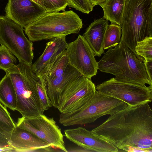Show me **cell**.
Returning a JSON list of instances; mask_svg holds the SVG:
<instances>
[{"instance_id": "3957f363", "label": "cell", "mask_w": 152, "mask_h": 152, "mask_svg": "<svg viewBox=\"0 0 152 152\" xmlns=\"http://www.w3.org/2000/svg\"><path fill=\"white\" fill-rule=\"evenodd\" d=\"M120 26L119 43L136 55L137 42L152 37V0H126Z\"/></svg>"}, {"instance_id": "8992f818", "label": "cell", "mask_w": 152, "mask_h": 152, "mask_svg": "<svg viewBox=\"0 0 152 152\" xmlns=\"http://www.w3.org/2000/svg\"><path fill=\"white\" fill-rule=\"evenodd\" d=\"M129 106L122 100L97 91L93 97L80 109L69 113H61L59 122L64 126L90 124Z\"/></svg>"}, {"instance_id": "f546056e", "label": "cell", "mask_w": 152, "mask_h": 152, "mask_svg": "<svg viewBox=\"0 0 152 152\" xmlns=\"http://www.w3.org/2000/svg\"><path fill=\"white\" fill-rule=\"evenodd\" d=\"M15 152L14 149L11 146L7 147H0V152Z\"/></svg>"}, {"instance_id": "9c48e42d", "label": "cell", "mask_w": 152, "mask_h": 152, "mask_svg": "<svg viewBox=\"0 0 152 152\" xmlns=\"http://www.w3.org/2000/svg\"><path fill=\"white\" fill-rule=\"evenodd\" d=\"M97 91L133 106L152 101V86L121 81L111 78L96 86Z\"/></svg>"}, {"instance_id": "7402d4cb", "label": "cell", "mask_w": 152, "mask_h": 152, "mask_svg": "<svg viewBox=\"0 0 152 152\" xmlns=\"http://www.w3.org/2000/svg\"><path fill=\"white\" fill-rule=\"evenodd\" d=\"M16 126L7 107L0 102V131L9 140L11 133Z\"/></svg>"}, {"instance_id": "30bf717a", "label": "cell", "mask_w": 152, "mask_h": 152, "mask_svg": "<svg viewBox=\"0 0 152 152\" xmlns=\"http://www.w3.org/2000/svg\"><path fill=\"white\" fill-rule=\"evenodd\" d=\"M16 125L30 132L46 142L52 148L68 152L61 128L53 118L43 114L29 118H18Z\"/></svg>"}, {"instance_id": "ffe728a7", "label": "cell", "mask_w": 152, "mask_h": 152, "mask_svg": "<svg viewBox=\"0 0 152 152\" xmlns=\"http://www.w3.org/2000/svg\"><path fill=\"white\" fill-rule=\"evenodd\" d=\"M0 102L10 110H16L18 102L15 91L10 76L6 73L0 81Z\"/></svg>"}, {"instance_id": "1f68e13d", "label": "cell", "mask_w": 152, "mask_h": 152, "mask_svg": "<svg viewBox=\"0 0 152 152\" xmlns=\"http://www.w3.org/2000/svg\"><path fill=\"white\" fill-rule=\"evenodd\" d=\"M31 0L33 1L34 2L36 3L37 4H39L38 1V0Z\"/></svg>"}, {"instance_id": "f1b7e54d", "label": "cell", "mask_w": 152, "mask_h": 152, "mask_svg": "<svg viewBox=\"0 0 152 152\" xmlns=\"http://www.w3.org/2000/svg\"><path fill=\"white\" fill-rule=\"evenodd\" d=\"M11 146L9 140L6 136L0 131V147H7Z\"/></svg>"}, {"instance_id": "52a82bcc", "label": "cell", "mask_w": 152, "mask_h": 152, "mask_svg": "<svg viewBox=\"0 0 152 152\" xmlns=\"http://www.w3.org/2000/svg\"><path fill=\"white\" fill-rule=\"evenodd\" d=\"M0 44L7 48L20 63L32 65L33 43L25 36L23 28L6 16L0 15Z\"/></svg>"}, {"instance_id": "83f0119b", "label": "cell", "mask_w": 152, "mask_h": 152, "mask_svg": "<svg viewBox=\"0 0 152 152\" xmlns=\"http://www.w3.org/2000/svg\"><path fill=\"white\" fill-rule=\"evenodd\" d=\"M142 62L144 64L149 78L150 81L152 82V61H147L144 60Z\"/></svg>"}, {"instance_id": "4dcf8cb0", "label": "cell", "mask_w": 152, "mask_h": 152, "mask_svg": "<svg viewBox=\"0 0 152 152\" xmlns=\"http://www.w3.org/2000/svg\"><path fill=\"white\" fill-rule=\"evenodd\" d=\"M106 0H89L94 7L97 5H99L104 2Z\"/></svg>"}, {"instance_id": "ac0fdd59", "label": "cell", "mask_w": 152, "mask_h": 152, "mask_svg": "<svg viewBox=\"0 0 152 152\" xmlns=\"http://www.w3.org/2000/svg\"><path fill=\"white\" fill-rule=\"evenodd\" d=\"M69 64L65 50L55 57L36 75L46 87L48 83L62 75Z\"/></svg>"}, {"instance_id": "cb8c5ba5", "label": "cell", "mask_w": 152, "mask_h": 152, "mask_svg": "<svg viewBox=\"0 0 152 152\" xmlns=\"http://www.w3.org/2000/svg\"><path fill=\"white\" fill-rule=\"evenodd\" d=\"M17 60L14 55L4 45L0 46V69L5 71L16 65Z\"/></svg>"}, {"instance_id": "4fadbf2b", "label": "cell", "mask_w": 152, "mask_h": 152, "mask_svg": "<svg viewBox=\"0 0 152 152\" xmlns=\"http://www.w3.org/2000/svg\"><path fill=\"white\" fill-rule=\"evenodd\" d=\"M5 11L7 17L23 28L46 13L31 0H8Z\"/></svg>"}, {"instance_id": "603a6c76", "label": "cell", "mask_w": 152, "mask_h": 152, "mask_svg": "<svg viewBox=\"0 0 152 152\" xmlns=\"http://www.w3.org/2000/svg\"><path fill=\"white\" fill-rule=\"evenodd\" d=\"M135 51L137 58L142 62L152 61V37L137 42Z\"/></svg>"}, {"instance_id": "2e32d148", "label": "cell", "mask_w": 152, "mask_h": 152, "mask_svg": "<svg viewBox=\"0 0 152 152\" xmlns=\"http://www.w3.org/2000/svg\"><path fill=\"white\" fill-rule=\"evenodd\" d=\"M108 21L103 18L95 20L86 28L83 36L93 50L94 56L100 57L104 53V35Z\"/></svg>"}, {"instance_id": "4316f807", "label": "cell", "mask_w": 152, "mask_h": 152, "mask_svg": "<svg viewBox=\"0 0 152 152\" xmlns=\"http://www.w3.org/2000/svg\"><path fill=\"white\" fill-rule=\"evenodd\" d=\"M68 6L83 13L88 14L92 11L94 6L89 0H67Z\"/></svg>"}, {"instance_id": "5b68a950", "label": "cell", "mask_w": 152, "mask_h": 152, "mask_svg": "<svg viewBox=\"0 0 152 152\" xmlns=\"http://www.w3.org/2000/svg\"><path fill=\"white\" fill-rule=\"evenodd\" d=\"M10 76L17 95L16 110L24 118L43 114L37 86V77L31 65L21 63L5 71Z\"/></svg>"}, {"instance_id": "9a60e30c", "label": "cell", "mask_w": 152, "mask_h": 152, "mask_svg": "<svg viewBox=\"0 0 152 152\" xmlns=\"http://www.w3.org/2000/svg\"><path fill=\"white\" fill-rule=\"evenodd\" d=\"M81 75L69 64L62 75L47 83L46 91L52 106L57 108L60 96L63 89L68 83Z\"/></svg>"}, {"instance_id": "6da1fadb", "label": "cell", "mask_w": 152, "mask_h": 152, "mask_svg": "<svg viewBox=\"0 0 152 152\" xmlns=\"http://www.w3.org/2000/svg\"><path fill=\"white\" fill-rule=\"evenodd\" d=\"M149 102L129 106L91 132L122 150L129 146L152 152V110Z\"/></svg>"}, {"instance_id": "8fae6325", "label": "cell", "mask_w": 152, "mask_h": 152, "mask_svg": "<svg viewBox=\"0 0 152 152\" xmlns=\"http://www.w3.org/2000/svg\"><path fill=\"white\" fill-rule=\"evenodd\" d=\"M69 64L84 77L91 79L96 75L98 64L94 52L84 37L79 34L67 44L66 48Z\"/></svg>"}, {"instance_id": "44dd1931", "label": "cell", "mask_w": 152, "mask_h": 152, "mask_svg": "<svg viewBox=\"0 0 152 152\" xmlns=\"http://www.w3.org/2000/svg\"><path fill=\"white\" fill-rule=\"evenodd\" d=\"M122 34L120 26L112 23L108 25L104 36V50L109 49L118 45L120 42Z\"/></svg>"}, {"instance_id": "5bb4252c", "label": "cell", "mask_w": 152, "mask_h": 152, "mask_svg": "<svg viewBox=\"0 0 152 152\" xmlns=\"http://www.w3.org/2000/svg\"><path fill=\"white\" fill-rule=\"evenodd\" d=\"M15 152H51L53 148L46 142L16 125L9 140Z\"/></svg>"}, {"instance_id": "d4e9b609", "label": "cell", "mask_w": 152, "mask_h": 152, "mask_svg": "<svg viewBox=\"0 0 152 152\" xmlns=\"http://www.w3.org/2000/svg\"><path fill=\"white\" fill-rule=\"evenodd\" d=\"M38 1L46 13L64 11L68 5L67 0H38Z\"/></svg>"}, {"instance_id": "277c9868", "label": "cell", "mask_w": 152, "mask_h": 152, "mask_svg": "<svg viewBox=\"0 0 152 152\" xmlns=\"http://www.w3.org/2000/svg\"><path fill=\"white\" fill-rule=\"evenodd\" d=\"M83 26L82 19L71 10L46 12L27 25L24 31L29 40L34 42L78 34Z\"/></svg>"}, {"instance_id": "ba28073f", "label": "cell", "mask_w": 152, "mask_h": 152, "mask_svg": "<svg viewBox=\"0 0 152 152\" xmlns=\"http://www.w3.org/2000/svg\"><path fill=\"white\" fill-rule=\"evenodd\" d=\"M96 86L90 79L82 75L68 83L59 98L58 109L61 113H69L85 106L94 96Z\"/></svg>"}, {"instance_id": "484cf974", "label": "cell", "mask_w": 152, "mask_h": 152, "mask_svg": "<svg viewBox=\"0 0 152 152\" xmlns=\"http://www.w3.org/2000/svg\"><path fill=\"white\" fill-rule=\"evenodd\" d=\"M37 86L38 96L42 105V112L44 113L45 111L52 106L47 94L45 86L42 83L37 77Z\"/></svg>"}, {"instance_id": "e0dca14e", "label": "cell", "mask_w": 152, "mask_h": 152, "mask_svg": "<svg viewBox=\"0 0 152 152\" xmlns=\"http://www.w3.org/2000/svg\"><path fill=\"white\" fill-rule=\"evenodd\" d=\"M67 44L65 36L50 39L42 54L31 65L33 72L36 75L38 74L50 61L66 49Z\"/></svg>"}, {"instance_id": "7a4b0ae2", "label": "cell", "mask_w": 152, "mask_h": 152, "mask_svg": "<svg viewBox=\"0 0 152 152\" xmlns=\"http://www.w3.org/2000/svg\"><path fill=\"white\" fill-rule=\"evenodd\" d=\"M98 64L101 72L112 74L121 81L152 86L143 63L121 43L108 49Z\"/></svg>"}, {"instance_id": "7c38bea8", "label": "cell", "mask_w": 152, "mask_h": 152, "mask_svg": "<svg viewBox=\"0 0 152 152\" xmlns=\"http://www.w3.org/2000/svg\"><path fill=\"white\" fill-rule=\"evenodd\" d=\"M64 133L67 139L87 151H118V149L113 144L83 127L67 129Z\"/></svg>"}, {"instance_id": "d6986e66", "label": "cell", "mask_w": 152, "mask_h": 152, "mask_svg": "<svg viewBox=\"0 0 152 152\" xmlns=\"http://www.w3.org/2000/svg\"><path fill=\"white\" fill-rule=\"evenodd\" d=\"M126 0H106L99 5L104 12L103 18L121 26Z\"/></svg>"}]
</instances>
